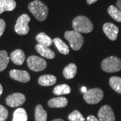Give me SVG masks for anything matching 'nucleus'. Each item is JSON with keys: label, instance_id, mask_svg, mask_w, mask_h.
I'll list each match as a JSON object with an SVG mask.
<instances>
[{"label": "nucleus", "instance_id": "f257e3e1", "mask_svg": "<svg viewBox=\"0 0 121 121\" xmlns=\"http://www.w3.org/2000/svg\"><path fill=\"white\" fill-rule=\"evenodd\" d=\"M28 9L39 21H44L47 19L48 9L46 5L40 0H35L28 5Z\"/></svg>", "mask_w": 121, "mask_h": 121}, {"label": "nucleus", "instance_id": "f03ea898", "mask_svg": "<svg viewBox=\"0 0 121 121\" xmlns=\"http://www.w3.org/2000/svg\"><path fill=\"white\" fill-rule=\"evenodd\" d=\"M73 28L79 33H89L92 31L94 25L88 17L83 16H79L75 17L72 22Z\"/></svg>", "mask_w": 121, "mask_h": 121}, {"label": "nucleus", "instance_id": "7ed1b4c3", "mask_svg": "<svg viewBox=\"0 0 121 121\" xmlns=\"http://www.w3.org/2000/svg\"><path fill=\"white\" fill-rule=\"evenodd\" d=\"M101 67L107 73H114L121 70V60L117 56H109L102 60Z\"/></svg>", "mask_w": 121, "mask_h": 121}, {"label": "nucleus", "instance_id": "20e7f679", "mask_svg": "<svg viewBox=\"0 0 121 121\" xmlns=\"http://www.w3.org/2000/svg\"><path fill=\"white\" fill-rule=\"evenodd\" d=\"M65 38L69 41L71 47L75 51H79L82 47L84 39L79 32L75 30L67 31L65 33Z\"/></svg>", "mask_w": 121, "mask_h": 121}, {"label": "nucleus", "instance_id": "39448f33", "mask_svg": "<svg viewBox=\"0 0 121 121\" xmlns=\"http://www.w3.org/2000/svg\"><path fill=\"white\" fill-rule=\"evenodd\" d=\"M104 92L99 88H93L87 90L83 95V98L87 104H95L103 99Z\"/></svg>", "mask_w": 121, "mask_h": 121}, {"label": "nucleus", "instance_id": "423d86ee", "mask_svg": "<svg viewBox=\"0 0 121 121\" xmlns=\"http://www.w3.org/2000/svg\"><path fill=\"white\" fill-rule=\"evenodd\" d=\"M30 21V17L28 14H22L17 18L15 25V31L20 35H26L28 33L30 28L28 23Z\"/></svg>", "mask_w": 121, "mask_h": 121}, {"label": "nucleus", "instance_id": "0eeeda50", "mask_svg": "<svg viewBox=\"0 0 121 121\" xmlns=\"http://www.w3.org/2000/svg\"><path fill=\"white\" fill-rule=\"evenodd\" d=\"M27 63L28 67L34 71H41L47 67L46 60L35 55L30 56L27 59Z\"/></svg>", "mask_w": 121, "mask_h": 121}, {"label": "nucleus", "instance_id": "6e6552de", "mask_svg": "<svg viewBox=\"0 0 121 121\" xmlns=\"http://www.w3.org/2000/svg\"><path fill=\"white\" fill-rule=\"evenodd\" d=\"M6 104L10 107H18L26 101V97L21 93H14L8 95L6 98Z\"/></svg>", "mask_w": 121, "mask_h": 121}, {"label": "nucleus", "instance_id": "1a4fd4ad", "mask_svg": "<svg viewBox=\"0 0 121 121\" xmlns=\"http://www.w3.org/2000/svg\"><path fill=\"white\" fill-rule=\"evenodd\" d=\"M98 117L99 121H115L112 109L108 105L102 106L98 111Z\"/></svg>", "mask_w": 121, "mask_h": 121}, {"label": "nucleus", "instance_id": "9d476101", "mask_svg": "<svg viewBox=\"0 0 121 121\" xmlns=\"http://www.w3.org/2000/svg\"><path fill=\"white\" fill-rule=\"evenodd\" d=\"M9 76L14 80L22 83L28 82L30 79V75L29 73L23 70L12 69L9 72Z\"/></svg>", "mask_w": 121, "mask_h": 121}, {"label": "nucleus", "instance_id": "9b49d317", "mask_svg": "<svg viewBox=\"0 0 121 121\" xmlns=\"http://www.w3.org/2000/svg\"><path fill=\"white\" fill-rule=\"evenodd\" d=\"M103 31L108 39L111 40H117L119 29L116 25L112 23L108 22L104 24L103 26Z\"/></svg>", "mask_w": 121, "mask_h": 121}, {"label": "nucleus", "instance_id": "f8f14e48", "mask_svg": "<svg viewBox=\"0 0 121 121\" xmlns=\"http://www.w3.org/2000/svg\"><path fill=\"white\" fill-rule=\"evenodd\" d=\"M10 59L14 64L22 65L26 59L25 53L21 49H16L11 53Z\"/></svg>", "mask_w": 121, "mask_h": 121}, {"label": "nucleus", "instance_id": "ddd939ff", "mask_svg": "<svg viewBox=\"0 0 121 121\" xmlns=\"http://www.w3.org/2000/svg\"><path fill=\"white\" fill-rule=\"evenodd\" d=\"M68 104V100L65 97H57L51 99L48 105L51 108H64Z\"/></svg>", "mask_w": 121, "mask_h": 121}, {"label": "nucleus", "instance_id": "4468645a", "mask_svg": "<svg viewBox=\"0 0 121 121\" xmlns=\"http://www.w3.org/2000/svg\"><path fill=\"white\" fill-rule=\"evenodd\" d=\"M36 50L37 51V52H39L41 56H43L44 58L51 59L55 56V52H53L51 48H49L48 47L43 46L40 44H36Z\"/></svg>", "mask_w": 121, "mask_h": 121}, {"label": "nucleus", "instance_id": "2eb2a0df", "mask_svg": "<svg viewBox=\"0 0 121 121\" xmlns=\"http://www.w3.org/2000/svg\"><path fill=\"white\" fill-rule=\"evenodd\" d=\"M16 7L14 0H0V14L4 12L13 11Z\"/></svg>", "mask_w": 121, "mask_h": 121}, {"label": "nucleus", "instance_id": "dca6fc26", "mask_svg": "<svg viewBox=\"0 0 121 121\" xmlns=\"http://www.w3.org/2000/svg\"><path fill=\"white\" fill-rule=\"evenodd\" d=\"M56 78L52 75H44L39 79V83L42 86H51L55 84Z\"/></svg>", "mask_w": 121, "mask_h": 121}, {"label": "nucleus", "instance_id": "f3484780", "mask_svg": "<svg viewBox=\"0 0 121 121\" xmlns=\"http://www.w3.org/2000/svg\"><path fill=\"white\" fill-rule=\"evenodd\" d=\"M77 73V66L73 63H70L66 66L63 70V75L65 79H70L73 78Z\"/></svg>", "mask_w": 121, "mask_h": 121}, {"label": "nucleus", "instance_id": "a211bd4d", "mask_svg": "<svg viewBox=\"0 0 121 121\" xmlns=\"http://www.w3.org/2000/svg\"><path fill=\"white\" fill-rule=\"evenodd\" d=\"M47 112L40 104L37 105L35 108V121H47Z\"/></svg>", "mask_w": 121, "mask_h": 121}, {"label": "nucleus", "instance_id": "6ab92c4d", "mask_svg": "<svg viewBox=\"0 0 121 121\" xmlns=\"http://www.w3.org/2000/svg\"><path fill=\"white\" fill-rule=\"evenodd\" d=\"M36 40L38 41L39 44L48 47L51 46L53 43L52 39L44 32H40L36 36Z\"/></svg>", "mask_w": 121, "mask_h": 121}, {"label": "nucleus", "instance_id": "aec40b11", "mask_svg": "<svg viewBox=\"0 0 121 121\" xmlns=\"http://www.w3.org/2000/svg\"><path fill=\"white\" fill-rule=\"evenodd\" d=\"M28 121V115L26 111L22 108L16 109L13 114V120L12 121Z\"/></svg>", "mask_w": 121, "mask_h": 121}, {"label": "nucleus", "instance_id": "412c9836", "mask_svg": "<svg viewBox=\"0 0 121 121\" xmlns=\"http://www.w3.org/2000/svg\"><path fill=\"white\" fill-rule=\"evenodd\" d=\"M53 43H55L56 47L59 51L64 55H67L69 52V47L59 38H55L53 39Z\"/></svg>", "mask_w": 121, "mask_h": 121}, {"label": "nucleus", "instance_id": "4be33fe9", "mask_svg": "<svg viewBox=\"0 0 121 121\" xmlns=\"http://www.w3.org/2000/svg\"><path fill=\"white\" fill-rule=\"evenodd\" d=\"M71 92V87L67 84H60L53 89V93L57 95L68 94Z\"/></svg>", "mask_w": 121, "mask_h": 121}, {"label": "nucleus", "instance_id": "5701e85b", "mask_svg": "<svg viewBox=\"0 0 121 121\" xmlns=\"http://www.w3.org/2000/svg\"><path fill=\"white\" fill-rule=\"evenodd\" d=\"M109 83L110 87L117 93L121 94V78L117 76H114L110 78L109 80Z\"/></svg>", "mask_w": 121, "mask_h": 121}, {"label": "nucleus", "instance_id": "b1692460", "mask_svg": "<svg viewBox=\"0 0 121 121\" xmlns=\"http://www.w3.org/2000/svg\"><path fill=\"white\" fill-rule=\"evenodd\" d=\"M108 12L114 20L121 22V11L117 7L110 5L108 8Z\"/></svg>", "mask_w": 121, "mask_h": 121}, {"label": "nucleus", "instance_id": "393cba45", "mask_svg": "<svg viewBox=\"0 0 121 121\" xmlns=\"http://www.w3.org/2000/svg\"><path fill=\"white\" fill-rule=\"evenodd\" d=\"M9 62V58L8 52L5 51H0V72L5 69Z\"/></svg>", "mask_w": 121, "mask_h": 121}, {"label": "nucleus", "instance_id": "a878e982", "mask_svg": "<svg viewBox=\"0 0 121 121\" xmlns=\"http://www.w3.org/2000/svg\"><path fill=\"white\" fill-rule=\"evenodd\" d=\"M70 121H85V118L83 117L82 113L78 110H74L68 117Z\"/></svg>", "mask_w": 121, "mask_h": 121}, {"label": "nucleus", "instance_id": "bb28decb", "mask_svg": "<svg viewBox=\"0 0 121 121\" xmlns=\"http://www.w3.org/2000/svg\"><path fill=\"white\" fill-rule=\"evenodd\" d=\"M8 117V111L4 106L0 105V118L3 120H6Z\"/></svg>", "mask_w": 121, "mask_h": 121}, {"label": "nucleus", "instance_id": "cd10ccee", "mask_svg": "<svg viewBox=\"0 0 121 121\" xmlns=\"http://www.w3.org/2000/svg\"><path fill=\"white\" fill-rule=\"evenodd\" d=\"M5 29V22L4 20L0 19V37L4 34Z\"/></svg>", "mask_w": 121, "mask_h": 121}, {"label": "nucleus", "instance_id": "c85d7f7f", "mask_svg": "<svg viewBox=\"0 0 121 121\" xmlns=\"http://www.w3.org/2000/svg\"><path fill=\"white\" fill-rule=\"evenodd\" d=\"M87 121H99V120L93 115H90L87 118Z\"/></svg>", "mask_w": 121, "mask_h": 121}, {"label": "nucleus", "instance_id": "c756f323", "mask_svg": "<svg viewBox=\"0 0 121 121\" xmlns=\"http://www.w3.org/2000/svg\"><path fill=\"white\" fill-rule=\"evenodd\" d=\"M117 6L121 11V0H118L117 2Z\"/></svg>", "mask_w": 121, "mask_h": 121}, {"label": "nucleus", "instance_id": "7c9ffc66", "mask_svg": "<svg viewBox=\"0 0 121 121\" xmlns=\"http://www.w3.org/2000/svg\"><path fill=\"white\" fill-rule=\"evenodd\" d=\"M98 0H87V4L91 5L92 4H94V3H95Z\"/></svg>", "mask_w": 121, "mask_h": 121}, {"label": "nucleus", "instance_id": "2f4dec72", "mask_svg": "<svg viewBox=\"0 0 121 121\" xmlns=\"http://www.w3.org/2000/svg\"><path fill=\"white\" fill-rule=\"evenodd\" d=\"M87 91V88L86 87H82V91L83 93H84V94H85Z\"/></svg>", "mask_w": 121, "mask_h": 121}, {"label": "nucleus", "instance_id": "473e14b6", "mask_svg": "<svg viewBox=\"0 0 121 121\" xmlns=\"http://www.w3.org/2000/svg\"><path fill=\"white\" fill-rule=\"evenodd\" d=\"M2 93H3V87L0 84V95L2 94Z\"/></svg>", "mask_w": 121, "mask_h": 121}, {"label": "nucleus", "instance_id": "72a5a7b5", "mask_svg": "<svg viewBox=\"0 0 121 121\" xmlns=\"http://www.w3.org/2000/svg\"><path fill=\"white\" fill-rule=\"evenodd\" d=\"M52 121H63V119H60V118H57V119H55V120H53Z\"/></svg>", "mask_w": 121, "mask_h": 121}, {"label": "nucleus", "instance_id": "f704fd0d", "mask_svg": "<svg viewBox=\"0 0 121 121\" xmlns=\"http://www.w3.org/2000/svg\"><path fill=\"white\" fill-rule=\"evenodd\" d=\"M0 121H5V120H3V119H1V118H0Z\"/></svg>", "mask_w": 121, "mask_h": 121}]
</instances>
